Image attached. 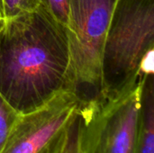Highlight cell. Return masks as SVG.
I'll list each match as a JSON object with an SVG mask.
<instances>
[{
  "mask_svg": "<svg viewBox=\"0 0 154 153\" xmlns=\"http://www.w3.org/2000/svg\"><path fill=\"white\" fill-rule=\"evenodd\" d=\"M5 23V21L0 18V35H1V33H2V31H3V29H4Z\"/></svg>",
  "mask_w": 154,
  "mask_h": 153,
  "instance_id": "10",
  "label": "cell"
},
{
  "mask_svg": "<svg viewBox=\"0 0 154 153\" xmlns=\"http://www.w3.org/2000/svg\"><path fill=\"white\" fill-rule=\"evenodd\" d=\"M116 0H68L69 90L85 105L102 97L100 57Z\"/></svg>",
  "mask_w": 154,
  "mask_h": 153,
  "instance_id": "4",
  "label": "cell"
},
{
  "mask_svg": "<svg viewBox=\"0 0 154 153\" xmlns=\"http://www.w3.org/2000/svg\"><path fill=\"white\" fill-rule=\"evenodd\" d=\"M134 153H154V72L143 75L139 129Z\"/></svg>",
  "mask_w": 154,
  "mask_h": 153,
  "instance_id": "6",
  "label": "cell"
},
{
  "mask_svg": "<svg viewBox=\"0 0 154 153\" xmlns=\"http://www.w3.org/2000/svg\"><path fill=\"white\" fill-rule=\"evenodd\" d=\"M40 4V0H0V18L6 21L37 8Z\"/></svg>",
  "mask_w": 154,
  "mask_h": 153,
  "instance_id": "7",
  "label": "cell"
},
{
  "mask_svg": "<svg viewBox=\"0 0 154 153\" xmlns=\"http://www.w3.org/2000/svg\"><path fill=\"white\" fill-rule=\"evenodd\" d=\"M154 0H116L100 57L102 97L153 72Z\"/></svg>",
  "mask_w": 154,
  "mask_h": 153,
  "instance_id": "2",
  "label": "cell"
},
{
  "mask_svg": "<svg viewBox=\"0 0 154 153\" xmlns=\"http://www.w3.org/2000/svg\"><path fill=\"white\" fill-rule=\"evenodd\" d=\"M19 113L16 112L0 95V153Z\"/></svg>",
  "mask_w": 154,
  "mask_h": 153,
  "instance_id": "8",
  "label": "cell"
},
{
  "mask_svg": "<svg viewBox=\"0 0 154 153\" xmlns=\"http://www.w3.org/2000/svg\"><path fill=\"white\" fill-rule=\"evenodd\" d=\"M42 5L59 23L68 25V0H40Z\"/></svg>",
  "mask_w": 154,
  "mask_h": 153,
  "instance_id": "9",
  "label": "cell"
},
{
  "mask_svg": "<svg viewBox=\"0 0 154 153\" xmlns=\"http://www.w3.org/2000/svg\"><path fill=\"white\" fill-rule=\"evenodd\" d=\"M80 102L70 90L19 114L1 153H69Z\"/></svg>",
  "mask_w": 154,
  "mask_h": 153,
  "instance_id": "5",
  "label": "cell"
},
{
  "mask_svg": "<svg viewBox=\"0 0 154 153\" xmlns=\"http://www.w3.org/2000/svg\"><path fill=\"white\" fill-rule=\"evenodd\" d=\"M142 79L112 96L79 105L69 153H134Z\"/></svg>",
  "mask_w": 154,
  "mask_h": 153,
  "instance_id": "3",
  "label": "cell"
},
{
  "mask_svg": "<svg viewBox=\"0 0 154 153\" xmlns=\"http://www.w3.org/2000/svg\"><path fill=\"white\" fill-rule=\"evenodd\" d=\"M67 28L42 5L5 21L0 35V95L19 114L69 90Z\"/></svg>",
  "mask_w": 154,
  "mask_h": 153,
  "instance_id": "1",
  "label": "cell"
}]
</instances>
